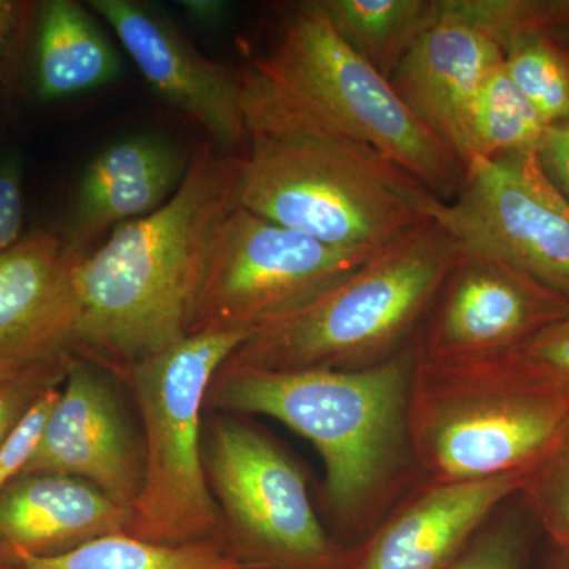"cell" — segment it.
Instances as JSON below:
<instances>
[{
    "mask_svg": "<svg viewBox=\"0 0 569 569\" xmlns=\"http://www.w3.org/2000/svg\"><path fill=\"white\" fill-rule=\"evenodd\" d=\"M503 69L546 126L569 118V51L552 33H522L507 41Z\"/></svg>",
    "mask_w": 569,
    "mask_h": 569,
    "instance_id": "603a6c76",
    "label": "cell"
},
{
    "mask_svg": "<svg viewBox=\"0 0 569 569\" xmlns=\"http://www.w3.org/2000/svg\"><path fill=\"white\" fill-rule=\"evenodd\" d=\"M567 31H569V29H567Z\"/></svg>",
    "mask_w": 569,
    "mask_h": 569,
    "instance_id": "e575fe53",
    "label": "cell"
},
{
    "mask_svg": "<svg viewBox=\"0 0 569 569\" xmlns=\"http://www.w3.org/2000/svg\"><path fill=\"white\" fill-rule=\"evenodd\" d=\"M61 387L44 391L3 440L0 447V492L20 477L39 449L44 427L61 395Z\"/></svg>",
    "mask_w": 569,
    "mask_h": 569,
    "instance_id": "83f0119b",
    "label": "cell"
},
{
    "mask_svg": "<svg viewBox=\"0 0 569 569\" xmlns=\"http://www.w3.org/2000/svg\"><path fill=\"white\" fill-rule=\"evenodd\" d=\"M250 328L187 336L123 369L142 425V482L126 533L157 545L220 539L203 462V410L213 378Z\"/></svg>",
    "mask_w": 569,
    "mask_h": 569,
    "instance_id": "52a82bcc",
    "label": "cell"
},
{
    "mask_svg": "<svg viewBox=\"0 0 569 569\" xmlns=\"http://www.w3.org/2000/svg\"><path fill=\"white\" fill-rule=\"evenodd\" d=\"M549 569H569V548H557L556 559L552 560Z\"/></svg>",
    "mask_w": 569,
    "mask_h": 569,
    "instance_id": "836d02e7",
    "label": "cell"
},
{
    "mask_svg": "<svg viewBox=\"0 0 569 569\" xmlns=\"http://www.w3.org/2000/svg\"><path fill=\"white\" fill-rule=\"evenodd\" d=\"M28 10V3L0 0V77L9 71Z\"/></svg>",
    "mask_w": 569,
    "mask_h": 569,
    "instance_id": "1f68e13d",
    "label": "cell"
},
{
    "mask_svg": "<svg viewBox=\"0 0 569 569\" xmlns=\"http://www.w3.org/2000/svg\"><path fill=\"white\" fill-rule=\"evenodd\" d=\"M24 227V192L17 157L0 162V254L21 241Z\"/></svg>",
    "mask_w": 569,
    "mask_h": 569,
    "instance_id": "f546056e",
    "label": "cell"
},
{
    "mask_svg": "<svg viewBox=\"0 0 569 569\" xmlns=\"http://www.w3.org/2000/svg\"><path fill=\"white\" fill-rule=\"evenodd\" d=\"M432 220L462 252L497 258L569 301V201L538 152L471 160Z\"/></svg>",
    "mask_w": 569,
    "mask_h": 569,
    "instance_id": "30bf717a",
    "label": "cell"
},
{
    "mask_svg": "<svg viewBox=\"0 0 569 569\" xmlns=\"http://www.w3.org/2000/svg\"><path fill=\"white\" fill-rule=\"evenodd\" d=\"M520 498L556 548H569V418L531 467Z\"/></svg>",
    "mask_w": 569,
    "mask_h": 569,
    "instance_id": "d4e9b609",
    "label": "cell"
},
{
    "mask_svg": "<svg viewBox=\"0 0 569 569\" xmlns=\"http://www.w3.org/2000/svg\"><path fill=\"white\" fill-rule=\"evenodd\" d=\"M542 170L569 201V118L548 127L538 148Z\"/></svg>",
    "mask_w": 569,
    "mask_h": 569,
    "instance_id": "4dcf8cb0",
    "label": "cell"
},
{
    "mask_svg": "<svg viewBox=\"0 0 569 569\" xmlns=\"http://www.w3.org/2000/svg\"><path fill=\"white\" fill-rule=\"evenodd\" d=\"M244 153L197 142L173 197L78 266V356L114 372L189 336L206 254L241 203Z\"/></svg>",
    "mask_w": 569,
    "mask_h": 569,
    "instance_id": "6da1fadb",
    "label": "cell"
},
{
    "mask_svg": "<svg viewBox=\"0 0 569 569\" xmlns=\"http://www.w3.org/2000/svg\"><path fill=\"white\" fill-rule=\"evenodd\" d=\"M501 62L503 50L489 33L449 17L440 6V20L411 48L389 81L408 110L466 168L475 103Z\"/></svg>",
    "mask_w": 569,
    "mask_h": 569,
    "instance_id": "2e32d148",
    "label": "cell"
},
{
    "mask_svg": "<svg viewBox=\"0 0 569 569\" xmlns=\"http://www.w3.org/2000/svg\"><path fill=\"white\" fill-rule=\"evenodd\" d=\"M546 130L548 126L509 80L501 62L482 84L475 103L470 162L507 153L538 152Z\"/></svg>",
    "mask_w": 569,
    "mask_h": 569,
    "instance_id": "7402d4cb",
    "label": "cell"
},
{
    "mask_svg": "<svg viewBox=\"0 0 569 569\" xmlns=\"http://www.w3.org/2000/svg\"><path fill=\"white\" fill-rule=\"evenodd\" d=\"M74 359L0 369V447L44 391L61 387Z\"/></svg>",
    "mask_w": 569,
    "mask_h": 569,
    "instance_id": "4316f807",
    "label": "cell"
},
{
    "mask_svg": "<svg viewBox=\"0 0 569 569\" xmlns=\"http://www.w3.org/2000/svg\"><path fill=\"white\" fill-rule=\"evenodd\" d=\"M82 258L69 238L47 230L0 254V369L78 358Z\"/></svg>",
    "mask_w": 569,
    "mask_h": 569,
    "instance_id": "9a60e30c",
    "label": "cell"
},
{
    "mask_svg": "<svg viewBox=\"0 0 569 569\" xmlns=\"http://www.w3.org/2000/svg\"><path fill=\"white\" fill-rule=\"evenodd\" d=\"M190 152L156 134L112 142L82 173L69 241L78 249L108 228L162 208L181 186Z\"/></svg>",
    "mask_w": 569,
    "mask_h": 569,
    "instance_id": "ac0fdd59",
    "label": "cell"
},
{
    "mask_svg": "<svg viewBox=\"0 0 569 569\" xmlns=\"http://www.w3.org/2000/svg\"><path fill=\"white\" fill-rule=\"evenodd\" d=\"M220 539L242 569H340L348 549L318 518L307 477L263 430L216 415L203 433Z\"/></svg>",
    "mask_w": 569,
    "mask_h": 569,
    "instance_id": "ba28073f",
    "label": "cell"
},
{
    "mask_svg": "<svg viewBox=\"0 0 569 569\" xmlns=\"http://www.w3.org/2000/svg\"><path fill=\"white\" fill-rule=\"evenodd\" d=\"M569 399V313L512 351Z\"/></svg>",
    "mask_w": 569,
    "mask_h": 569,
    "instance_id": "f1b7e54d",
    "label": "cell"
},
{
    "mask_svg": "<svg viewBox=\"0 0 569 569\" xmlns=\"http://www.w3.org/2000/svg\"><path fill=\"white\" fill-rule=\"evenodd\" d=\"M380 250L335 249L239 204L220 224L206 254L189 336L254 329L287 316Z\"/></svg>",
    "mask_w": 569,
    "mask_h": 569,
    "instance_id": "9c48e42d",
    "label": "cell"
},
{
    "mask_svg": "<svg viewBox=\"0 0 569 569\" xmlns=\"http://www.w3.org/2000/svg\"><path fill=\"white\" fill-rule=\"evenodd\" d=\"M568 418V397L515 353L473 362L417 356L408 429L427 481H481L533 466Z\"/></svg>",
    "mask_w": 569,
    "mask_h": 569,
    "instance_id": "8992f818",
    "label": "cell"
},
{
    "mask_svg": "<svg viewBox=\"0 0 569 569\" xmlns=\"http://www.w3.org/2000/svg\"><path fill=\"white\" fill-rule=\"evenodd\" d=\"M569 313V301L497 258L460 253L415 348L421 361L500 358Z\"/></svg>",
    "mask_w": 569,
    "mask_h": 569,
    "instance_id": "8fae6325",
    "label": "cell"
},
{
    "mask_svg": "<svg viewBox=\"0 0 569 569\" xmlns=\"http://www.w3.org/2000/svg\"><path fill=\"white\" fill-rule=\"evenodd\" d=\"M244 160L242 208L335 249H383L440 200L377 149L336 134L252 133Z\"/></svg>",
    "mask_w": 569,
    "mask_h": 569,
    "instance_id": "5b68a950",
    "label": "cell"
},
{
    "mask_svg": "<svg viewBox=\"0 0 569 569\" xmlns=\"http://www.w3.org/2000/svg\"><path fill=\"white\" fill-rule=\"evenodd\" d=\"M531 467L481 481L421 479L340 569H445L493 515L526 488Z\"/></svg>",
    "mask_w": 569,
    "mask_h": 569,
    "instance_id": "5bb4252c",
    "label": "cell"
},
{
    "mask_svg": "<svg viewBox=\"0 0 569 569\" xmlns=\"http://www.w3.org/2000/svg\"><path fill=\"white\" fill-rule=\"evenodd\" d=\"M88 6L110 24L153 92L203 127L217 148L246 152L239 73L204 58L151 6L137 0H91Z\"/></svg>",
    "mask_w": 569,
    "mask_h": 569,
    "instance_id": "7c38bea8",
    "label": "cell"
},
{
    "mask_svg": "<svg viewBox=\"0 0 569 569\" xmlns=\"http://www.w3.org/2000/svg\"><path fill=\"white\" fill-rule=\"evenodd\" d=\"M241 78L247 134L317 132L365 142L451 200L466 168L337 33L320 0L290 3Z\"/></svg>",
    "mask_w": 569,
    "mask_h": 569,
    "instance_id": "3957f363",
    "label": "cell"
},
{
    "mask_svg": "<svg viewBox=\"0 0 569 569\" xmlns=\"http://www.w3.org/2000/svg\"><path fill=\"white\" fill-rule=\"evenodd\" d=\"M130 509L82 479L21 475L0 492V569L126 533Z\"/></svg>",
    "mask_w": 569,
    "mask_h": 569,
    "instance_id": "e0dca14e",
    "label": "cell"
},
{
    "mask_svg": "<svg viewBox=\"0 0 569 569\" xmlns=\"http://www.w3.org/2000/svg\"><path fill=\"white\" fill-rule=\"evenodd\" d=\"M183 10L189 14L190 20L201 26L219 24L227 13V3L217 2V0H186L181 2Z\"/></svg>",
    "mask_w": 569,
    "mask_h": 569,
    "instance_id": "d6a6232c",
    "label": "cell"
},
{
    "mask_svg": "<svg viewBox=\"0 0 569 569\" xmlns=\"http://www.w3.org/2000/svg\"><path fill=\"white\" fill-rule=\"evenodd\" d=\"M142 468V441L134 438L100 366L74 359L40 447L21 475L82 479L132 512Z\"/></svg>",
    "mask_w": 569,
    "mask_h": 569,
    "instance_id": "4fadbf2b",
    "label": "cell"
},
{
    "mask_svg": "<svg viewBox=\"0 0 569 569\" xmlns=\"http://www.w3.org/2000/svg\"><path fill=\"white\" fill-rule=\"evenodd\" d=\"M441 11L470 22L503 44L530 32L569 29V0H440Z\"/></svg>",
    "mask_w": 569,
    "mask_h": 569,
    "instance_id": "cb8c5ba5",
    "label": "cell"
},
{
    "mask_svg": "<svg viewBox=\"0 0 569 569\" xmlns=\"http://www.w3.org/2000/svg\"><path fill=\"white\" fill-rule=\"evenodd\" d=\"M337 33L381 77L440 20V0H320Z\"/></svg>",
    "mask_w": 569,
    "mask_h": 569,
    "instance_id": "ffe728a7",
    "label": "cell"
},
{
    "mask_svg": "<svg viewBox=\"0 0 569 569\" xmlns=\"http://www.w3.org/2000/svg\"><path fill=\"white\" fill-rule=\"evenodd\" d=\"M36 89L43 102L97 91L118 80V51L81 3L50 0L37 18Z\"/></svg>",
    "mask_w": 569,
    "mask_h": 569,
    "instance_id": "d6986e66",
    "label": "cell"
},
{
    "mask_svg": "<svg viewBox=\"0 0 569 569\" xmlns=\"http://www.w3.org/2000/svg\"><path fill=\"white\" fill-rule=\"evenodd\" d=\"M6 569H242L222 539L192 545H157L129 533L93 539L54 557L22 560Z\"/></svg>",
    "mask_w": 569,
    "mask_h": 569,
    "instance_id": "44dd1931",
    "label": "cell"
},
{
    "mask_svg": "<svg viewBox=\"0 0 569 569\" xmlns=\"http://www.w3.org/2000/svg\"><path fill=\"white\" fill-rule=\"evenodd\" d=\"M415 343L362 370H266L223 366L206 408L263 415L316 447L325 466V505L362 541L421 481L408 429Z\"/></svg>",
    "mask_w": 569,
    "mask_h": 569,
    "instance_id": "7a4b0ae2",
    "label": "cell"
},
{
    "mask_svg": "<svg viewBox=\"0 0 569 569\" xmlns=\"http://www.w3.org/2000/svg\"><path fill=\"white\" fill-rule=\"evenodd\" d=\"M529 539L527 518L505 503L445 569H523Z\"/></svg>",
    "mask_w": 569,
    "mask_h": 569,
    "instance_id": "484cf974",
    "label": "cell"
},
{
    "mask_svg": "<svg viewBox=\"0 0 569 569\" xmlns=\"http://www.w3.org/2000/svg\"><path fill=\"white\" fill-rule=\"evenodd\" d=\"M460 247L427 220L356 271L253 329L224 362L266 370H362L413 346Z\"/></svg>",
    "mask_w": 569,
    "mask_h": 569,
    "instance_id": "277c9868",
    "label": "cell"
}]
</instances>
